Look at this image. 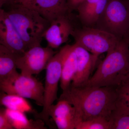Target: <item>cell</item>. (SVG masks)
I'll list each match as a JSON object with an SVG mask.
<instances>
[{
  "instance_id": "cell-15",
  "label": "cell",
  "mask_w": 129,
  "mask_h": 129,
  "mask_svg": "<svg viewBox=\"0 0 129 129\" xmlns=\"http://www.w3.org/2000/svg\"><path fill=\"white\" fill-rule=\"evenodd\" d=\"M77 63V56L73 45H67L60 81V87L62 91L71 85L76 73Z\"/></svg>"
},
{
  "instance_id": "cell-5",
  "label": "cell",
  "mask_w": 129,
  "mask_h": 129,
  "mask_svg": "<svg viewBox=\"0 0 129 129\" xmlns=\"http://www.w3.org/2000/svg\"><path fill=\"white\" fill-rule=\"evenodd\" d=\"M94 27L112 34L119 40L129 35V7L124 0H109Z\"/></svg>"
},
{
  "instance_id": "cell-6",
  "label": "cell",
  "mask_w": 129,
  "mask_h": 129,
  "mask_svg": "<svg viewBox=\"0 0 129 129\" xmlns=\"http://www.w3.org/2000/svg\"><path fill=\"white\" fill-rule=\"evenodd\" d=\"M71 36L73 37L75 44L98 56L112 50L120 40L104 30L84 26L75 28Z\"/></svg>"
},
{
  "instance_id": "cell-24",
  "label": "cell",
  "mask_w": 129,
  "mask_h": 129,
  "mask_svg": "<svg viewBox=\"0 0 129 129\" xmlns=\"http://www.w3.org/2000/svg\"><path fill=\"white\" fill-rule=\"evenodd\" d=\"M83 0H68V4L69 12L76 10L78 6L80 4Z\"/></svg>"
},
{
  "instance_id": "cell-2",
  "label": "cell",
  "mask_w": 129,
  "mask_h": 129,
  "mask_svg": "<svg viewBox=\"0 0 129 129\" xmlns=\"http://www.w3.org/2000/svg\"><path fill=\"white\" fill-rule=\"evenodd\" d=\"M129 35L107 53L94 73L83 86L117 87L129 79Z\"/></svg>"
},
{
  "instance_id": "cell-25",
  "label": "cell",
  "mask_w": 129,
  "mask_h": 129,
  "mask_svg": "<svg viewBox=\"0 0 129 129\" xmlns=\"http://www.w3.org/2000/svg\"><path fill=\"white\" fill-rule=\"evenodd\" d=\"M35 0H16L15 4L31 8Z\"/></svg>"
},
{
  "instance_id": "cell-12",
  "label": "cell",
  "mask_w": 129,
  "mask_h": 129,
  "mask_svg": "<svg viewBox=\"0 0 129 129\" xmlns=\"http://www.w3.org/2000/svg\"><path fill=\"white\" fill-rule=\"evenodd\" d=\"M109 0H83L78 6V18L83 26L94 27Z\"/></svg>"
},
{
  "instance_id": "cell-21",
  "label": "cell",
  "mask_w": 129,
  "mask_h": 129,
  "mask_svg": "<svg viewBox=\"0 0 129 129\" xmlns=\"http://www.w3.org/2000/svg\"><path fill=\"white\" fill-rule=\"evenodd\" d=\"M111 129H129V115L113 111L109 119Z\"/></svg>"
},
{
  "instance_id": "cell-4",
  "label": "cell",
  "mask_w": 129,
  "mask_h": 129,
  "mask_svg": "<svg viewBox=\"0 0 129 129\" xmlns=\"http://www.w3.org/2000/svg\"><path fill=\"white\" fill-rule=\"evenodd\" d=\"M67 45L62 47L52 57L46 69L44 85V104L41 112L35 115L36 119L44 121L49 128H51L48 111L51 106L58 100V86L61 80L63 62L67 50Z\"/></svg>"
},
{
  "instance_id": "cell-3",
  "label": "cell",
  "mask_w": 129,
  "mask_h": 129,
  "mask_svg": "<svg viewBox=\"0 0 129 129\" xmlns=\"http://www.w3.org/2000/svg\"><path fill=\"white\" fill-rule=\"evenodd\" d=\"M6 11L29 49L41 46L44 33L50 24L49 21L34 9L17 4Z\"/></svg>"
},
{
  "instance_id": "cell-13",
  "label": "cell",
  "mask_w": 129,
  "mask_h": 129,
  "mask_svg": "<svg viewBox=\"0 0 129 129\" xmlns=\"http://www.w3.org/2000/svg\"><path fill=\"white\" fill-rule=\"evenodd\" d=\"M30 8L50 22L60 16L70 13L68 0H35Z\"/></svg>"
},
{
  "instance_id": "cell-7",
  "label": "cell",
  "mask_w": 129,
  "mask_h": 129,
  "mask_svg": "<svg viewBox=\"0 0 129 129\" xmlns=\"http://www.w3.org/2000/svg\"><path fill=\"white\" fill-rule=\"evenodd\" d=\"M56 52L48 46H39L32 47L17 58V68L23 75L38 74L46 69L49 61Z\"/></svg>"
},
{
  "instance_id": "cell-22",
  "label": "cell",
  "mask_w": 129,
  "mask_h": 129,
  "mask_svg": "<svg viewBox=\"0 0 129 129\" xmlns=\"http://www.w3.org/2000/svg\"><path fill=\"white\" fill-rule=\"evenodd\" d=\"M0 129H14L5 108H2L0 109Z\"/></svg>"
},
{
  "instance_id": "cell-9",
  "label": "cell",
  "mask_w": 129,
  "mask_h": 129,
  "mask_svg": "<svg viewBox=\"0 0 129 129\" xmlns=\"http://www.w3.org/2000/svg\"><path fill=\"white\" fill-rule=\"evenodd\" d=\"M68 13L58 17L50 22L44 33L47 46L55 49L68 41L75 27Z\"/></svg>"
},
{
  "instance_id": "cell-11",
  "label": "cell",
  "mask_w": 129,
  "mask_h": 129,
  "mask_svg": "<svg viewBox=\"0 0 129 129\" xmlns=\"http://www.w3.org/2000/svg\"><path fill=\"white\" fill-rule=\"evenodd\" d=\"M48 111L49 116L52 119L58 129H75L80 122L75 108L68 102L63 99L57 100Z\"/></svg>"
},
{
  "instance_id": "cell-20",
  "label": "cell",
  "mask_w": 129,
  "mask_h": 129,
  "mask_svg": "<svg viewBox=\"0 0 129 129\" xmlns=\"http://www.w3.org/2000/svg\"><path fill=\"white\" fill-rule=\"evenodd\" d=\"M75 129H111L109 120L101 117L81 121Z\"/></svg>"
},
{
  "instance_id": "cell-18",
  "label": "cell",
  "mask_w": 129,
  "mask_h": 129,
  "mask_svg": "<svg viewBox=\"0 0 129 129\" xmlns=\"http://www.w3.org/2000/svg\"><path fill=\"white\" fill-rule=\"evenodd\" d=\"M1 91L9 94L19 96L25 99H32L35 102L37 106L43 107L44 104V94L35 91H27L22 88L11 84L0 85Z\"/></svg>"
},
{
  "instance_id": "cell-17",
  "label": "cell",
  "mask_w": 129,
  "mask_h": 129,
  "mask_svg": "<svg viewBox=\"0 0 129 129\" xmlns=\"http://www.w3.org/2000/svg\"><path fill=\"white\" fill-rule=\"evenodd\" d=\"M0 103L6 108L25 113H37L26 99L17 95L9 94L1 91Z\"/></svg>"
},
{
  "instance_id": "cell-27",
  "label": "cell",
  "mask_w": 129,
  "mask_h": 129,
  "mask_svg": "<svg viewBox=\"0 0 129 129\" xmlns=\"http://www.w3.org/2000/svg\"><path fill=\"white\" fill-rule=\"evenodd\" d=\"M127 3V5L129 7V0H124Z\"/></svg>"
},
{
  "instance_id": "cell-1",
  "label": "cell",
  "mask_w": 129,
  "mask_h": 129,
  "mask_svg": "<svg viewBox=\"0 0 129 129\" xmlns=\"http://www.w3.org/2000/svg\"><path fill=\"white\" fill-rule=\"evenodd\" d=\"M118 96L117 87L70 85L58 100H66L74 107L80 122L99 117L109 120Z\"/></svg>"
},
{
  "instance_id": "cell-8",
  "label": "cell",
  "mask_w": 129,
  "mask_h": 129,
  "mask_svg": "<svg viewBox=\"0 0 129 129\" xmlns=\"http://www.w3.org/2000/svg\"><path fill=\"white\" fill-rule=\"evenodd\" d=\"M0 45L18 57L28 50L21 36L9 19L7 12L0 9Z\"/></svg>"
},
{
  "instance_id": "cell-23",
  "label": "cell",
  "mask_w": 129,
  "mask_h": 129,
  "mask_svg": "<svg viewBox=\"0 0 129 129\" xmlns=\"http://www.w3.org/2000/svg\"><path fill=\"white\" fill-rule=\"evenodd\" d=\"M119 95L129 99V79L117 87Z\"/></svg>"
},
{
  "instance_id": "cell-10",
  "label": "cell",
  "mask_w": 129,
  "mask_h": 129,
  "mask_svg": "<svg viewBox=\"0 0 129 129\" xmlns=\"http://www.w3.org/2000/svg\"><path fill=\"white\" fill-rule=\"evenodd\" d=\"M73 45L77 56V68L70 85L81 86L89 79L96 65L99 56L90 53L75 43Z\"/></svg>"
},
{
  "instance_id": "cell-28",
  "label": "cell",
  "mask_w": 129,
  "mask_h": 129,
  "mask_svg": "<svg viewBox=\"0 0 129 129\" xmlns=\"http://www.w3.org/2000/svg\"></svg>"
},
{
  "instance_id": "cell-26",
  "label": "cell",
  "mask_w": 129,
  "mask_h": 129,
  "mask_svg": "<svg viewBox=\"0 0 129 129\" xmlns=\"http://www.w3.org/2000/svg\"><path fill=\"white\" fill-rule=\"evenodd\" d=\"M15 2L16 0H0V8L5 6L10 7L15 5Z\"/></svg>"
},
{
  "instance_id": "cell-16",
  "label": "cell",
  "mask_w": 129,
  "mask_h": 129,
  "mask_svg": "<svg viewBox=\"0 0 129 129\" xmlns=\"http://www.w3.org/2000/svg\"><path fill=\"white\" fill-rule=\"evenodd\" d=\"M10 122L14 129H46L45 123L41 119H28L25 113L6 108Z\"/></svg>"
},
{
  "instance_id": "cell-14",
  "label": "cell",
  "mask_w": 129,
  "mask_h": 129,
  "mask_svg": "<svg viewBox=\"0 0 129 129\" xmlns=\"http://www.w3.org/2000/svg\"><path fill=\"white\" fill-rule=\"evenodd\" d=\"M17 56L0 45V85L13 84L19 73L17 71Z\"/></svg>"
},
{
  "instance_id": "cell-19",
  "label": "cell",
  "mask_w": 129,
  "mask_h": 129,
  "mask_svg": "<svg viewBox=\"0 0 129 129\" xmlns=\"http://www.w3.org/2000/svg\"><path fill=\"white\" fill-rule=\"evenodd\" d=\"M13 84L26 91H36L44 94V85L33 75H23L19 73Z\"/></svg>"
}]
</instances>
